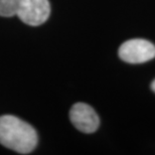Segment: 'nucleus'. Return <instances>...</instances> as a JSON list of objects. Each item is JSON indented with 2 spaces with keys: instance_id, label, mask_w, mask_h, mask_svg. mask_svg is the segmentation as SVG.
Segmentation results:
<instances>
[{
  "instance_id": "obj_3",
  "label": "nucleus",
  "mask_w": 155,
  "mask_h": 155,
  "mask_svg": "<svg viewBox=\"0 0 155 155\" xmlns=\"http://www.w3.org/2000/svg\"><path fill=\"white\" fill-rule=\"evenodd\" d=\"M51 4L48 0H20L17 16L25 24L38 26L48 19Z\"/></svg>"
},
{
  "instance_id": "obj_1",
  "label": "nucleus",
  "mask_w": 155,
  "mask_h": 155,
  "mask_svg": "<svg viewBox=\"0 0 155 155\" xmlns=\"http://www.w3.org/2000/svg\"><path fill=\"white\" fill-rule=\"evenodd\" d=\"M38 142V133L28 123L12 115L0 117V143L20 154L35 150Z\"/></svg>"
},
{
  "instance_id": "obj_6",
  "label": "nucleus",
  "mask_w": 155,
  "mask_h": 155,
  "mask_svg": "<svg viewBox=\"0 0 155 155\" xmlns=\"http://www.w3.org/2000/svg\"><path fill=\"white\" fill-rule=\"evenodd\" d=\"M151 89H152V91L155 93V80L152 82V84H151Z\"/></svg>"
},
{
  "instance_id": "obj_2",
  "label": "nucleus",
  "mask_w": 155,
  "mask_h": 155,
  "mask_svg": "<svg viewBox=\"0 0 155 155\" xmlns=\"http://www.w3.org/2000/svg\"><path fill=\"white\" fill-rule=\"evenodd\" d=\"M119 58L129 64H143L155 58V45L142 38L129 39L121 45Z\"/></svg>"
},
{
  "instance_id": "obj_4",
  "label": "nucleus",
  "mask_w": 155,
  "mask_h": 155,
  "mask_svg": "<svg viewBox=\"0 0 155 155\" xmlns=\"http://www.w3.org/2000/svg\"><path fill=\"white\" fill-rule=\"evenodd\" d=\"M70 119L79 131L87 134L96 132L100 125V119L96 111L85 103L74 105L70 111Z\"/></svg>"
},
{
  "instance_id": "obj_5",
  "label": "nucleus",
  "mask_w": 155,
  "mask_h": 155,
  "mask_svg": "<svg viewBox=\"0 0 155 155\" xmlns=\"http://www.w3.org/2000/svg\"><path fill=\"white\" fill-rule=\"evenodd\" d=\"M20 0H0V16L11 17L17 15Z\"/></svg>"
}]
</instances>
